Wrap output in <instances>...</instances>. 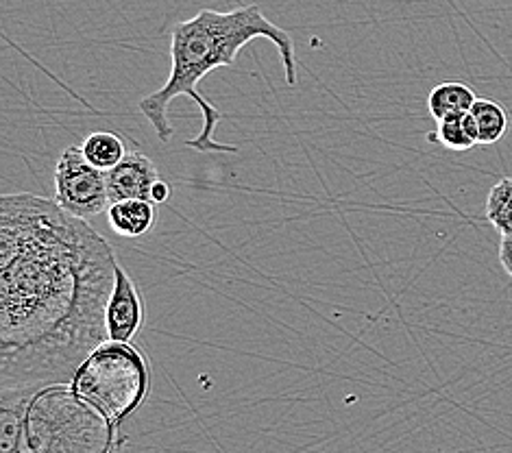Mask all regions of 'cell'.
Wrapping results in <instances>:
<instances>
[{
    "label": "cell",
    "instance_id": "1",
    "mask_svg": "<svg viewBox=\"0 0 512 453\" xmlns=\"http://www.w3.org/2000/svg\"><path fill=\"white\" fill-rule=\"evenodd\" d=\"M116 268L88 220L29 192L0 197V388L72 382L109 340Z\"/></svg>",
    "mask_w": 512,
    "mask_h": 453
},
{
    "label": "cell",
    "instance_id": "2",
    "mask_svg": "<svg viewBox=\"0 0 512 453\" xmlns=\"http://www.w3.org/2000/svg\"><path fill=\"white\" fill-rule=\"evenodd\" d=\"M271 40L284 64L288 85H297V53L295 40L284 29L268 20L258 5L238 7L231 11L203 9L197 16L175 24L170 40V75L164 88L144 96L138 103L140 112L151 122L160 142L173 138L175 127L168 118V107L179 96H188L201 109L203 125L197 136L186 144L199 153H238L236 144L218 142L214 131L223 120V112L199 92L201 81L218 68L234 66L238 53L253 40Z\"/></svg>",
    "mask_w": 512,
    "mask_h": 453
},
{
    "label": "cell",
    "instance_id": "3",
    "mask_svg": "<svg viewBox=\"0 0 512 453\" xmlns=\"http://www.w3.org/2000/svg\"><path fill=\"white\" fill-rule=\"evenodd\" d=\"M118 430L70 384L0 388V453H116Z\"/></svg>",
    "mask_w": 512,
    "mask_h": 453
},
{
    "label": "cell",
    "instance_id": "4",
    "mask_svg": "<svg viewBox=\"0 0 512 453\" xmlns=\"http://www.w3.org/2000/svg\"><path fill=\"white\" fill-rule=\"evenodd\" d=\"M70 388L118 430L149 395L151 369L131 342L107 340L79 366Z\"/></svg>",
    "mask_w": 512,
    "mask_h": 453
},
{
    "label": "cell",
    "instance_id": "5",
    "mask_svg": "<svg viewBox=\"0 0 512 453\" xmlns=\"http://www.w3.org/2000/svg\"><path fill=\"white\" fill-rule=\"evenodd\" d=\"M64 212L77 218H94L109 210L107 173L85 159L81 146H68L55 166V199Z\"/></svg>",
    "mask_w": 512,
    "mask_h": 453
},
{
    "label": "cell",
    "instance_id": "6",
    "mask_svg": "<svg viewBox=\"0 0 512 453\" xmlns=\"http://www.w3.org/2000/svg\"><path fill=\"white\" fill-rule=\"evenodd\" d=\"M144 327V299L123 266L116 268V286L107 303V334L112 342H133Z\"/></svg>",
    "mask_w": 512,
    "mask_h": 453
},
{
    "label": "cell",
    "instance_id": "7",
    "mask_svg": "<svg viewBox=\"0 0 512 453\" xmlns=\"http://www.w3.org/2000/svg\"><path fill=\"white\" fill-rule=\"evenodd\" d=\"M157 181H160V173H157L151 157L131 151L123 162L107 173L109 201H151V192Z\"/></svg>",
    "mask_w": 512,
    "mask_h": 453
},
{
    "label": "cell",
    "instance_id": "8",
    "mask_svg": "<svg viewBox=\"0 0 512 453\" xmlns=\"http://www.w3.org/2000/svg\"><path fill=\"white\" fill-rule=\"evenodd\" d=\"M109 227L123 238H140L155 227L157 210L153 201H120L107 210Z\"/></svg>",
    "mask_w": 512,
    "mask_h": 453
},
{
    "label": "cell",
    "instance_id": "9",
    "mask_svg": "<svg viewBox=\"0 0 512 453\" xmlns=\"http://www.w3.org/2000/svg\"><path fill=\"white\" fill-rule=\"evenodd\" d=\"M478 101V96L465 83L458 81H447V83H438L436 88H432L428 96V109L430 116L441 122L451 116H462L469 114L471 107Z\"/></svg>",
    "mask_w": 512,
    "mask_h": 453
},
{
    "label": "cell",
    "instance_id": "10",
    "mask_svg": "<svg viewBox=\"0 0 512 453\" xmlns=\"http://www.w3.org/2000/svg\"><path fill=\"white\" fill-rule=\"evenodd\" d=\"M81 151H83L85 159H88L92 166L103 170V173H109V170L116 168L127 155L123 138L112 131L90 133V136L83 140Z\"/></svg>",
    "mask_w": 512,
    "mask_h": 453
},
{
    "label": "cell",
    "instance_id": "11",
    "mask_svg": "<svg viewBox=\"0 0 512 453\" xmlns=\"http://www.w3.org/2000/svg\"><path fill=\"white\" fill-rule=\"evenodd\" d=\"M430 142H438L445 146L447 151H471L475 144H478V127H475V120L469 114L462 116H451L438 122L436 133H430Z\"/></svg>",
    "mask_w": 512,
    "mask_h": 453
},
{
    "label": "cell",
    "instance_id": "12",
    "mask_svg": "<svg viewBox=\"0 0 512 453\" xmlns=\"http://www.w3.org/2000/svg\"><path fill=\"white\" fill-rule=\"evenodd\" d=\"M471 116L475 120V127H478V144L491 146L497 144L506 136L510 127V118L506 109L497 101L489 99H478L471 107Z\"/></svg>",
    "mask_w": 512,
    "mask_h": 453
},
{
    "label": "cell",
    "instance_id": "13",
    "mask_svg": "<svg viewBox=\"0 0 512 453\" xmlns=\"http://www.w3.org/2000/svg\"><path fill=\"white\" fill-rule=\"evenodd\" d=\"M486 220L499 236H512V177L499 179L486 197Z\"/></svg>",
    "mask_w": 512,
    "mask_h": 453
},
{
    "label": "cell",
    "instance_id": "14",
    "mask_svg": "<svg viewBox=\"0 0 512 453\" xmlns=\"http://www.w3.org/2000/svg\"><path fill=\"white\" fill-rule=\"evenodd\" d=\"M499 264H502L506 275L512 279V236L502 238V244H499Z\"/></svg>",
    "mask_w": 512,
    "mask_h": 453
},
{
    "label": "cell",
    "instance_id": "15",
    "mask_svg": "<svg viewBox=\"0 0 512 453\" xmlns=\"http://www.w3.org/2000/svg\"><path fill=\"white\" fill-rule=\"evenodd\" d=\"M170 194H173V188L168 186L166 181H157L155 186H153V192H151V201L155 203V205H160V203H166L168 199H170Z\"/></svg>",
    "mask_w": 512,
    "mask_h": 453
}]
</instances>
